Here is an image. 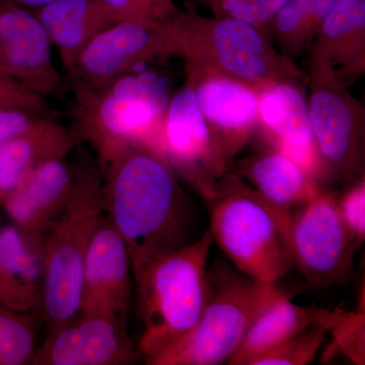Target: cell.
Returning <instances> with one entry per match:
<instances>
[{"instance_id": "ffe728a7", "label": "cell", "mask_w": 365, "mask_h": 365, "mask_svg": "<svg viewBox=\"0 0 365 365\" xmlns=\"http://www.w3.org/2000/svg\"><path fill=\"white\" fill-rule=\"evenodd\" d=\"M348 85L365 71V0H337L311 48Z\"/></svg>"}, {"instance_id": "44dd1931", "label": "cell", "mask_w": 365, "mask_h": 365, "mask_svg": "<svg viewBox=\"0 0 365 365\" xmlns=\"http://www.w3.org/2000/svg\"><path fill=\"white\" fill-rule=\"evenodd\" d=\"M68 71L96 36L118 23L102 0H54L34 11Z\"/></svg>"}, {"instance_id": "4316f807", "label": "cell", "mask_w": 365, "mask_h": 365, "mask_svg": "<svg viewBox=\"0 0 365 365\" xmlns=\"http://www.w3.org/2000/svg\"><path fill=\"white\" fill-rule=\"evenodd\" d=\"M332 346L327 349L325 355L330 359L336 352L342 351L348 359L356 364H364V313L336 309L332 326Z\"/></svg>"}, {"instance_id": "277c9868", "label": "cell", "mask_w": 365, "mask_h": 365, "mask_svg": "<svg viewBox=\"0 0 365 365\" xmlns=\"http://www.w3.org/2000/svg\"><path fill=\"white\" fill-rule=\"evenodd\" d=\"M213 242L208 228L134 281L143 324L137 346L146 364L184 339L196 325L207 294Z\"/></svg>"}, {"instance_id": "3957f363", "label": "cell", "mask_w": 365, "mask_h": 365, "mask_svg": "<svg viewBox=\"0 0 365 365\" xmlns=\"http://www.w3.org/2000/svg\"><path fill=\"white\" fill-rule=\"evenodd\" d=\"M102 216L100 163L88 158L76 168L71 198L42 240L40 317L48 332L79 316L86 255Z\"/></svg>"}, {"instance_id": "4fadbf2b", "label": "cell", "mask_w": 365, "mask_h": 365, "mask_svg": "<svg viewBox=\"0 0 365 365\" xmlns=\"http://www.w3.org/2000/svg\"><path fill=\"white\" fill-rule=\"evenodd\" d=\"M133 283L126 244L103 215L86 255L79 314L128 323Z\"/></svg>"}, {"instance_id": "ba28073f", "label": "cell", "mask_w": 365, "mask_h": 365, "mask_svg": "<svg viewBox=\"0 0 365 365\" xmlns=\"http://www.w3.org/2000/svg\"><path fill=\"white\" fill-rule=\"evenodd\" d=\"M297 268L312 285L342 284L350 277L356 244L341 220L337 199L319 190L292 212L271 206Z\"/></svg>"}, {"instance_id": "5bb4252c", "label": "cell", "mask_w": 365, "mask_h": 365, "mask_svg": "<svg viewBox=\"0 0 365 365\" xmlns=\"http://www.w3.org/2000/svg\"><path fill=\"white\" fill-rule=\"evenodd\" d=\"M47 31L28 9L0 1V71L46 98L64 90Z\"/></svg>"}, {"instance_id": "7c38bea8", "label": "cell", "mask_w": 365, "mask_h": 365, "mask_svg": "<svg viewBox=\"0 0 365 365\" xmlns=\"http://www.w3.org/2000/svg\"><path fill=\"white\" fill-rule=\"evenodd\" d=\"M140 359L128 323L79 314L48 332L31 365H131Z\"/></svg>"}, {"instance_id": "7402d4cb", "label": "cell", "mask_w": 365, "mask_h": 365, "mask_svg": "<svg viewBox=\"0 0 365 365\" xmlns=\"http://www.w3.org/2000/svg\"><path fill=\"white\" fill-rule=\"evenodd\" d=\"M335 311L295 304L287 294L276 299L253 322L227 364L251 365L263 353L292 339L314 324L330 328Z\"/></svg>"}, {"instance_id": "30bf717a", "label": "cell", "mask_w": 365, "mask_h": 365, "mask_svg": "<svg viewBox=\"0 0 365 365\" xmlns=\"http://www.w3.org/2000/svg\"><path fill=\"white\" fill-rule=\"evenodd\" d=\"M153 148L206 200L220 197L227 163L216 148L189 79L170 101Z\"/></svg>"}, {"instance_id": "9c48e42d", "label": "cell", "mask_w": 365, "mask_h": 365, "mask_svg": "<svg viewBox=\"0 0 365 365\" xmlns=\"http://www.w3.org/2000/svg\"><path fill=\"white\" fill-rule=\"evenodd\" d=\"M309 118L314 143L331 173L356 179L364 172L365 115L348 85L321 60L307 74Z\"/></svg>"}, {"instance_id": "cb8c5ba5", "label": "cell", "mask_w": 365, "mask_h": 365, "mask_svg": "<svg viewBox=\"0 0 365 365\" xmlns=\"http://www.w3.org/2000/svg\"><path fill=\"white\" fill-rule=\"evenodd\" d=\"M337 0H287L269 25L288 59L311 50L319 28Z\"/></svg>"}, {"instance_id": "ac0fdd59", "label": "cell", "mask_w": 365, "mask_h": 365, "mask_svg": "<svg viewBox=\"0 0 365 365\" xmlns=\"http://www.w3.org/2000/svg\"><path fill=\"white\" fill-rule=\"evenodd\" d=\"M81 143L72 127L45 117L30 131L0 144V202L41 165L64 160Z\"/></svg>"}, {"instance_id": "d4e9b609", "label": "cell", "mask_w": 365, "mask_h": 365, "mask_svg": "<svg viewBox=\"0 0 365 365\" xmlns=\"http://www.w3.org/2000/svg\"><path fill=\"white\" fill-rule=\"evenodd\" d=\"M43 321L0 304V365H31L39 348Z\"/></svg>"}, {"instance_id": "484cf974", "label": "cell", "mask_w": 365, "mask_h": 365, "mask_svg": "<svg viewBox=\"0 0 365 365\" xmlns=\"http://www.w3.org/2000/svg\"><path fill=\"white\" fill-rule=\"evenodd\" d=\"M329 331L322 324H314L304 332L273 349L263 353L251 365H306L313 361L325 342Z\"/></svg>"}, {"instance_id": "603a6c76", "label": "cell", "mask_w": 365, "mask_h": 365, "mask_svg": "<svg viewBox=\"0 0 365 365\" xmlns=\"http://www.w3.org/2000/svg\"><path fill=\"white\" fill-rule=\"evenodd\" d=\"M244 173L266 202L287 212L306 205L321 190L306 170L275 150L249 160Z\"/></svg>"}, {"instance_id": "e0dca14e", "label": "cell", "mask_w": 365, "mask_h": 365, "mask_svg": "<svg viewBox=\"0 0 365 365\" xmlns=\"http://www.w3.org/2000/svg\"><path fill=\"white\" fill-rule=\"evenodd\" d=\"M74 181L76 169L66 158L50 160L31 173L1 204L14 227L41 247L68 202Z\"/></svg>"}, {"instance_id": "1f68e13d", "label": "cell", "mask_w": 365, "mask_h": 365, "mask_svg": "<svg viewBox=\"0 0 365 365\" xmlns=\"http://www.w3.org/2000/svg\"><path fill=\"white\" fill-rule=\"evenodd\" d=\"M46 115L21 109H0V144L30 131Z\"/></svg>"}, {"instance_id": "9a60e30c", "label": "cell", "mask_w": 365, "mask_h": 365, "mask_svg": "<svg viewBox=\"0 0 365 365\" xmlns=\"http://www.w3.org/2000/svg\"><path fill=\"white\" fill-rule=\"evenodd\" d=\"M187 71L216 148L228 163L259 124L260 93L234 79Z\"/></svg>"}, {"instance_id": "7a4b0ae2", "label": "cell", "mask_w": 365, "mask_h": 365, "mask_svg": "<svg viewBox=\"0 0 365 365\" xmlns=\"http://www.w3.org/2000/svg\"><path fill=\"white\" fill-rule=\"evenodd\" d=\"M173 54L187 71L234 79L258 91L282 81L307 85V76L258 26L220 16L189 13L168 20Z\"/></svg>"}, {"instance_id": "d6a6232c", "label": "cell", "mask_w": 365, "mask_h": 365, "mask_svg": "<svg viewBox=\"0 0 365 365\" xmlns=\"http://www.w3.org/2000/svg\"><path fill=\"white\" fill-rule=\"evenodd\" d=\"M0 1L11 2V4H18V6L25 7V9H38L40 7L54 1V0H0Z\"/></svg>"}, {"instance_id": "4dcf8cb0", "label": "cell", "mask_w": 365, "mask_h": 365, "mask_svg": "<svg viewBox=\"0 0 365 365\" xmlns=\"http://www.w3.org/2000/svg\"><path fill=\"white\" fill-rule=\"evenodd\" d=\"M120 20L167 21V9L153 0H102Z\"/></svg>"}, {"instance_id": "8992f818", "label": "cell", "mask_w": 365, "mask_h": 365, "mask_svg": "<svg viewBox=\"0 0 365 365\" xmlns=\"http://www.w3.org/2000/svg\"><path fill=\"white\" fill-rule=\"evenodd\" d=\"M72 128L96 151L127 140L153 146L170 104L163 79L150 71H130L76 91Z\"/></svg>"}, {"instance_id": "6da1fadb", "label": "cell", "mask_w": 365, "mask_h": 365, "mask_svg": "<svg viewBox=\"0 0 365 365\" xmlns=\"http://www.w3.org/2000/svg\"><path fill=\"white\" fill-rule=\"evenodd\" d=\"M103 215L121 235L133 282L155 262L191 240V201L160 151L139 140L97 151Z\"/></svg>"}, {"instance_id": "52a82bcc", "label": "cell", "mask_w": 365, "mask_h": 365, "mask_svg": "<svg viewBox=\"0 0 365 365\" xmlns=\"http://www.w3.org/2000/svg\"><path fill=\"white\" fill-rule=\"evenodd\" d=\"M209 230L232 266L255 280L276 283L294 269L270 206L240 182L230 179L220 184Z\"/></svg>"}, {"instance_id": "f1b7e54d", "label": "cell", "mask_w": 365, "mask_h": 365, "mask_svg": "<svg viewBox=\"0 0 365 365\" xmlns=\"http://www.w3.org/2000/svg\"><path fill=\"white\" fill-rule=\"evenodd\" d=\"M48 98L26 88L9 74L0 71V109L28 110L53 116Z\"/></svg>"}, {"instance_id": "d6986e66", "label": "cell", "mask_w": 365, "mask_h": 365, "mask_svg": "<svg viewBox=\"0 0 365 365\" xmlns=\"http://www.w3.org/2000/svg\"><path fill=\"white\" fill-rule=\"evenodd\" d=\"M43 279L41 247L13 223L0 227V304L40 316Z\"/></svg>"}, {"instance_id": "5b68a950", "label": "cell", "mask_w": 365, "mask_h": 365, "mask_svg": "<svg viewBox=\"0 0 365 365\" xmlns=\"http://www.w3.org/2000/svg\"><path fill=\"white\" fill-rule=\"evenodd\" d=\"M276 283L257 281L230 265L208 269L205 302L196 325L150 365L227 364L257 317L285 295Z\"/></svg>"}, {"instance_id": "83f0119b", "label": "cell", "mask_w": 365, "mask_h": 365, "mask_svg": "<svg viewBox=\"0 0 365 365\" xmlns=\"http://www.w3.org/2000/svg\"><path fill=\"white\" fill-rule=\"evenodd\" d=\"M215 16L235 19L250 25H270L287 0H204Z\"/></svg>"}, {"instance_id": "836d02e7", "label": "cell", "mask_w": 365, "mask_h": 365, "mask_svg": "<svg viewBox=\"0 0 365 365\" xmlns=\"http://www.w3.org/2000/svg\"><path fill=\"white\" fill-rule=\"evenodd\" d=\"M153 1L157 2V4H160V6L167 9V6H169L170 2L172 1V0H153Z\"/></svg>"}, {"instance_id": "f546056e", "label": "cell", "mask_w": 365, "mask_h": 365, "mask_svg": "<svg viewBox=\"0 0 365 365\" xmlns=\"http://www.w3.org/2000/svg\"><path fill=\"white\" fill-rule=\"evenodd\" d=\"M341 220L359 247L365 239V182L364 178L337 200Z\"/></svg>"}, {"instance_id": "8fae6325", "label": "cell", "mask_w": 365, "mask_h": 365, "mask_svg": "<svg viewBox=\"0 0 365 365\" xmlns=\"http://www.w3.org/2000/svg\"><path fill=\"white\" fill-rule=\"evenodd\" d=\"M172 54L168 20L118 21L96 36L67 71L71 90L95 88L139 64Z\"/></svg>"}, {"instance_id": "2e32d148", "label": "cell", "mask_w": 365, "mask_h": 365, "mask_svg": "<svg viewBox=\"0 0 365 365\" xmlns=\"http://www.w3.org/2000/svg\"><path fill=\"white\" fill-rule=\"evenodd\" d=\"M304 83L282 81L260 93L259 124L267 133L273 150L297 163L318 182L328 167L314 143Z\"/></svg>"}]
</instances>
